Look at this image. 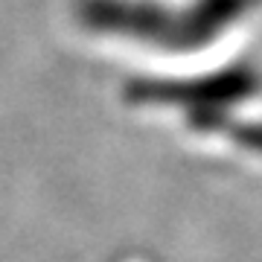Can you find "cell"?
<instances>
[{"instance_id": "3", "label": "cell", "mask_w": 262, "mask_h": 262, "mask_svg": "<svg viewBox=\"0 0 262 262\" xmlns=\"http://www.w3.org/2000/svg\"><path fill=\"white\" fill-rule=\"evenodd\" d=\"M227 140L236 143L239 149L253 151V155H262V122H248L239 120L233 125V131L227 134Z\"/></svg>"}, {"instance_id": "2", "label": "cell", "mask_w": 262, "mask_h": 262, "mask_svg": "<svg viewBox=\"0 0 262 262\" xmlns=\"http://www.w3.org/2000/svg\"><path fill=\"white\" fill-rule=\"evenodd\" d=\"M262 76L253 64H227L222 70L184 79H131L122 88V99L140 108H172L195 134L227 137L239 122L236 111L259 94Z\"/></svg>"}, {"instance_id": "1", "label": "cell", "mask_w": 262, "mask_h": 262, "mask_svg": "<svg viewBox=\"0 0 262 262\" xmlns=\"http://www.w3.org/2000/svg\"><path fill=\"white\" fill-rule=\"evenodd\" d=\"M259 6L262 0H189L187 6L160 0H79L76 18L96 35L189 53L222 38Z\"/></svg>"}]
</instances>
